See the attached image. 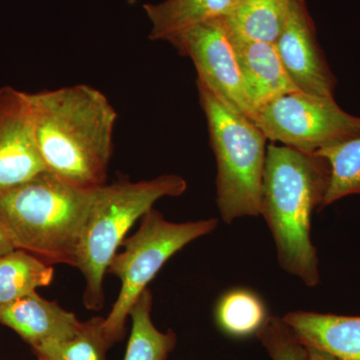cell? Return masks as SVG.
I'll return each mask as SVG.
<instances>
[{"mask_svg":"<svg viewBox=\"0 0 360 360\" xmlns=\"http://www.w3.org/2000/svg\"><path fill=\"white\" fill-rule=\"evenodd\" d=\"M227 34L236 51L246 94L255 113L270 101L300 90L286 72L276 44L248 41L232 37L229 32Z\"/></svg>","mask_w":360,"mask_h":360,"instance_id":"7c38bea8","label":"cell"},{"mask_svg":"<svg viewBox=\"0 0 360 360\" xmlns=\"http://www.w3.org/2000/svg\"><path fill=\"white\" fill-rule=\"evenodd\" d=\"M103 317L82 322L77 335L70 340L51 341L34 348L37 356L49 360H106L112 347L103 329Z\"/></svg>","mask_w":360,"mask_h":360,"instance_id":"ffe728a7","label":"cell"},{"mask_svg":"<svg viewBox=\"0 0 360 360\" xmlns=\"http://www.w3.org/2000/svg\"><path fill=\"white\" fill-rule=\"evenodd\" d=\"M54 270L27 251L15 248L0 255V305L20 300L49 286Z\"/></svg>","mask_w":360,"mask_h":360,"instance_id":"2e32d148","label":"cell"},{"mask_svg":"<svg viewBox=\"0 0 360 360\" xmlns=\"http://www.w3.org/2000/svg\"><path fill=\"white\" fill-rule=\"evenodd\" d=\"M283 319L305 347L338 360H360V316L292 311Z\"/></svg>","mask_w":360,"mask_h":360,"instance_id":"4fadbf2b","label":"cell"},{"mask_svg":"<svg viewBox=\"0 0 360 360\" xmlns=\"http://www.w3.org/2000/svg\"><path fill=\"white\" fill-rule=\"evenodd\" d=\"M253 122L269 141L307 153L360 134V117L343 110L335 96L300 90L265 104L255 113Z\"/></svg>","mask_w":360,"mask_h":360,"instance_id":"52a82bcc","label":"cell"},{"mask_svg":"<svg viewBox=\"0 0 360 360\" xmlns=\"http://www.w3.org/2000/svg\"><path fill=\"white\" fill-rule=\"evenodd\" d=\"M30 97L35 139L47 172L84 188L105 184L117 118L108 97L86 84Z\"/></svg>","mask_w":360,"mask_h":360,"instance_id":"6da1fadb","label":"cell"},{"mask_svg":"<svg viewBox=\"0 0 360 360\" xmlns=\"http://www.w3.org/2000/svg\"><path fill=\"white\" fill-rule=\"evenodd\" d=\"M13 250H15V245H14L13 239L9 236L6 227L0 220V255H6Z\"/></svg>","mask_w":360,"mask_h":360,"instance_id":"7402d4cb","label":"cell"},{"mask_svg":"<svg viewBox=\"0 0 360 360\" xmlns=\"http://www.w3.org/2000/svg\"><path fill=\"white\" fill-rule=\"evenodd\" d=\"M169 44L181 56L193 60L198 79L239 112L255 120V112L222 18L193 26L170 40Z\"/></svg>","mask_w":360,"mask_h":360,"instance_id":"ba28073f","label":"cell"},{"mask_svg":"<svg viewBox=\"0 0 360 360\" xmlns=\"http://www.w3.org/2000/svg\"><path fill=\"white\" fill-rule=\"evenodd\" d=\"M276 47L286 72L300 91L335 96L338 80L317 41L314 20L304 0H290L288 18Z\"/></svg>","mask_w":360,"mask_h":360,"instance_id":"30bf717a","label":"cell"},{"mask_svg":"<svg viewBox=\"0 0 360 360\" xmlns=\"http://www.w3.org/2000/svg\"><path fill=\"white\" fill-rule=\"evenodd\" d=\"M307 352H309V360H338L333 355L321 352V350L315 349V348L307 347Z\"/></svg>","mask_w":360,"mask_h":360,"instance_id":"603a6c76","label":"cell"},{"mask_svg":"<svg viewBox=\"0 0 360 360\" xmlns=\"http://www.w3.org/2000/svg\"><path fill=\"white\" fill-rule=\"evenodd\" d=\"M198 89L217 160V202L222 219L231 224L259 217L267 137L200 79Z\"/></svg>","mask_w":360,"mask_h":360,"instance_id":"5b68a950","label":"cell"},{"mask_svg":"<svg viewBox=\"0 0 360 360\" xmlns=\"http://www.w3.org/2000/svg\"><path fill=\"white\" fill-rule=\"evenodd\" d=\"M37 360H49V359H44V357H42V356H37Z\"/></svg>","mask_w":360,"mask_h":360,"instance_id":"cb8c5ba5","label":"cell"},{"mask_svg":"<svg viewBox=\"0 0 360 360\" xmlns=\"http://www.w3.org/2000/svg\"><path fill=\"white\" fill-rule=\"evenodd\" d=\"M328 160L330 174L322 208L349 195H360V134L315 153Z\"/></svg>","mask_w":360,"mask_h":360,"instance_id":"d6986e66","label":"cell"},{"mask_svg":"<svg viewBox=\"0 0 360 360\" xmlns=\"http://www.w3.org/2000/svg\"><path fill=\"white\" fill-rule=\"evenodd\" d=\"M240 0H162L144 4V13L150 25L148 37L167 41L193 26L221 20L231 13Z\"/></svg>","mask_w":360,"mask_h":360,"instance_id":"5bb4252c","label":"cell"},{"mask_svg":"<svg viewBox=\"0 0 360 360\" xmlns=\"http://www.w3.org/2000/svg\"><path fill=\"white\" fill-rule=\"evenodd\" d=\"M0 323L15 331L34 349L51 341L70 340L77 335L82 321L58 303L33 292L0 305Z\"/></svg>","mask_w":360,"mask_h":360,"instance_id":"8fae6325","label":"cell"},{"mask_svg":"<svg viewBox=\"0 0 360 360\" xmlns=\"http://www.w3.org/2000/svg\"><path fill=\"white\" fill-rule=\"evenodd\" d=\"M330 168L326 158L288 146H267L262 210L276 243L279 265L310 288L321 283L311 219L321 210Z\"/></svg>","mask_w":360,"mask_h":360,"instance_id":"7a4b0ae2","label":"cell"},{"mask_svg":"<svg viewBox=\"0 0 360 360\" xmlns=\"http://www.w3.org/2000/svg\"><path fill=\"white\" fill-rule=\"evenodd\" d=\"M96 188H84L51 172H41L0 191V220L15 248L49 265L75 267Z\"/></svg>","mask_w":360,"mask_h":360,"instance_id":"3957f363","label":"cell"},{"mask_svg":"<svg viewBox=\"0 0 360 360\" xmlns=\"http://www.w3.org/2000/svg\"><path fill=\"white\" fill-rule=\"evenodd\" d=\"M290 4V0H240L222 22L232 37L276 44L285 25Z\"/></svg>","mask_w":360,"mask_h":360,"instance_id":"9a60e30c","label":"cell"},{"mask_svg":"<svg viewBox=\"0 0 360 360\" xmlns=\"http://www.w3.org/2000/svg\"><path fill=\"white\" fill-rule=\"evenodd\" d=\"M269 317L259 296L245 288L225 293L215 309L217 326L225 335L232 338L257 335Z\"/></svg>","mask_w":360,"mask_h":360,"instance_id":"ac0fdd59","label":"cell"},{"mask_svg":"<svg viewBox=\"0 0 360 360\" xmlns=\"http://www.w3.org/2000/svg\"><path fill=\"white\" fill-rule=\"evenodd\" d=\"M153 293L146 288L130 310L132 326L123 360H167L176 343L172 331L162 333L151 319Z\"/></svg>","mask_w":360,"mask_h":360,"instance_id":"e0dca14e","label":"cell"},{"mask_svg":"<svg viewBox=\"0 0 360 360\" xmlns=\"http://www.w3.org/2000/svg\"><path fill=\"white\" fill-rule=\"evenodd\" d=\"M187 189L177 174L139 182H117L96 187L77 250V269L84 277V304L103 307L104 276L132 225L163 198H176Z\"/></svg>","mask_w":360,"mask_h":360,"instance_id":"277c9868","label":"cell"},{"mask_svg":"<svg viewBox=\"0 0 360 360\" xmlns=\"http://www.w3.org/2000/svg\"><path fill=\"white\" fill-rule=\"evenodd\" d=\"M217 227L214 219L168 221L153 208L141 217L139 229L124 238L120 245L122 250L115 253L108 265V274L122 283L117 300L103 321L104 333L112 345L122 340L130 310L167 260Z\"/></svg>","mask_w":360,"mask_h":360,"instance_id":"8992f818","label":"cell"},{"mask_svg":"<svg viewBox=\"0 0 360 360\" xmlns=\"http://www.w3.org/2000/svg\"><path fill=\"white\" fill-rule=\"evenodd\" d=\"M257 335L271 360H309L307 347L283 319L269 316Z\"/></svg>","mask_w":360,"mask_h":360,"instance_id":"44dd1931","label":"cell"},{"mask_svg":"<svg viewBox=\"0 0 360 360\" xmlns=\"http://www.w3.org/2000/svg\"><path fill=\"white\" fill-rule=\"evenodd\" d=\"M47 172L34 131L30 94L0 87V191Z\"/></svg>","mask_w":360,"mask_h":360,"instance_id":"9c48e42d","label":"cell"}]
</instances>
